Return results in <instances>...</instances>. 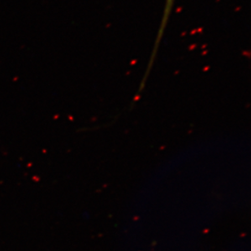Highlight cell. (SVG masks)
<instances>
[{"instance_id":"obj_1","label":"cell","mask_w":251,"mask_h":251,"mask_svg":"<svg viewBox=\"0 0 251 251\" xmlns=\"http://www.w3.org/2000/svg\"><path fill=\"white\" fill-rule=\"evenodd\" d=\"M175 2L176 0H165V4H164L161 22H160V25H159V30H158V33H157L156 38H155V42L154 43V48H153V50H152L149 63L147 64V69L148 70H151L152 69V67H153V64H154L155 57H156L157 52H158V49L159 48V44L161 43L162 38H163L164 32H165L167 25H168V21H169L171 14H172V12H173V8H174Z\"/></svg>"}]
</instances>
